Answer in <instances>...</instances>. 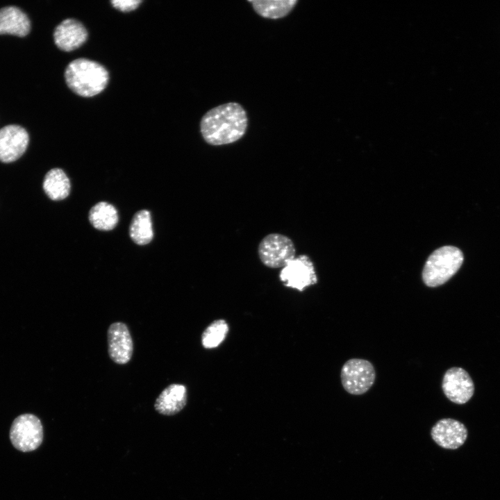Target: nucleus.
<instances>
[{"mask_svg": "<svg viewBox=\"0 0 500 500\" xmlns=\"http://www.w3.org/2000/svg\"><path fill=\"white\" fill-rule=\"evenodd\" d=\"M248 126L247 112L237 102H228L207 111L200 121V132L210 145L221 146L234 143L246 133Z\"/></svg>", "mask_w": 500, "mask_h": 500, "instance_id": "1", "label": "nucleus"}, {"mask_svg": "<svg viewBox=\"0 0 500 500\" xmlns=\"http://www.w3.org/2000/svg\"><path fill=\"white\" fill-rule=\"evenodd\" d=\"M65 78L68 87L76 94L91 97L106 87L109 75L101 64L85 58L76 59L67 66Z\"/></svg>", "mask_w": 500, "mask_h": 500, "instance_id": "2", "label": "nucleus"}, {"mask_svg": "<svg viewBox=\"0 0 500 500\" xmlns=\"http://www.w3.org/2000/svg\"><path fill=\"white\" fill-rule=\"evenodd\" d=\"M464 260L461 250L453 246H444L428 258L422 270V280L430 288L447 282L460 269Z\"/></svg>", "mask_w": 500, "mask_h": 500, "instance_id": "3", "label": "nucleus"}, {"mask_svg": "<svg viewBox=\"0 0 500 500\" xmlns=\"http://www.w3.org/2000/svg\"><path fill=\"white\" fill-rule=\"evenodd\" d=\"M295 247L292 240L281 233H270L265 236L258 247L261 262L269 268L283 267L295 258Z\"/></svg>", "mask_w": 500, "mask_h": 500, "instance_id": "4", "label": "nucleus"}, {"mask_svg": "<svg viewBox=\"0 0 500 500\" xmlns=\"http://www.w3.org/2000/svg\"><path fill=\"white\" fill-rule=\"evenodd\" d=\"M340 378L344 389L348 393L353 395L363 394L373 385L376 371L369 361L351 358L343 365Z\"/></svg>", "mask_w": 500, "mask_h": 500, "instance_id": "5", "label": "nucleus"}, {"mask_svg": "<svg viewBox=\"0 0 500 500\" xmlns=\"http://www.w3.org/2000/svg\"><path fill=\"white\" fill-rule=\"evenodd\" d=\"M10 438L12 445L23 452L36 449L43 440V428L40 420L34 415L23 414L13 421Z\"/></svg>", "mask_w": 500, "mask_h": 500, "instance_id": "6", "label": "nucleus"}, {"mask_svg": "<svg viewBox=\"0 0 500 500\" xmlns=\"http://www.w3.org/2000/svg\"><path fill=\"white\" fill-rule=\"evenodd\" d=\"M279 278L286 287L301 292L317 282L313 263L306 255L290 260L281 270Z\"/></svg>", "mask_w": 500, "mask_h": 500, "instance_id": "7", "label": "nucleus"}, {"mask_svg": "<svg viewBox=\"0 0 500 500\" xmlns=\"http://www.w3.org/2000/svg\"><path fill=\"white\" fill-rule=\"evenodd\" d=\"M442 388L445 396L456 404L467 403L473 396L474 383L469 374L462 368L453 367L445 372Z\"/></svg>", "mask_w": 500, "mask_h": 500, "instance_id": "8", "label": "nucleus"}, {"mask_svg": "<svg viewBox=\"0 0 500 500\" xmlns=\"http://www.w3.org/2000/svg\"><path fill=\"white\" fill-rule=\"evenodd\" d=\"M108 351L110 358L115 363H128L133 353V342L126 324L117 322L111 324L107 331Z\"/></svg>", "mask_w": 500, "mask_h": 500, "instance_id": "9", "label": "nucleus"}, {"mask_svg": "<svg viewBox=\"0 0 500 500\" xmlns=\"http://www.w3.org/2000/svg\"><path fill=\"white\" fill-rule=\"evenodd\" d=\"M29 136L25 128L10 124L0 129V161L11 162L19 159L26 151Z\"/></svg>", "mask_w": 500, "mask_h": 500, "instance_id": "10", "label": "nucleus"}, {"mask_svg": "<svg viewBox=\"0 0 500 500\" xmlns=\"http://www.w3.org/2000/svg\"><path fill=\"white\" fill-rule=\"evenodd\" d=\"M431 435L434 442L447 449H456L462 446L467 438V430L460 422L444 418L433 426Z\"/></svg>", "mask_w": 500, "mask_h": 500, "instance_id": "11", "label": "nucleus"}, {"mask_svg": "<svg viewBox=\"0 0 500 500\" xmlns=\"http://www.w3.org/2000/svg\"><path fill=\"white\" fill-rule=\"evenodd\" d=\"M54 42L56 46L65 51H71L80 47L88 38L85 26L74 19H66L55 28Z\"/></svg>", "mask_w": 500, "mask_h": 500, "instance_id": "12", "label": "nucleus"}, {"mask_svg": "<svg viewBox=\"0 0 500 500\" xmlns=\"http://www.w3.org/2000/svg\"><path fill=\"white\" fill-rule=\"evenodd\" d=\"M187 403L185 385L172 383L166 387L156 399L154 408L160 414L174 415L179 412Z\"/></svg>", "mask_w": 500, "mask_h": 500, "instance_id": "13", "label": "nucleus"}, {"mask_svg": "<svg viewBox=\"0 0 500 500\" xmlns=\"http://www.w3.org/2000/svg\"><path fill=\"white\" fill-rule=\"evenodd\" d=\"M30 29V20L21 9L13 6L0 9V34L24 37Z\"/></svg>", "mask_w": 500, "mask_h": 500, "instance_id": "14", "label": "nucleus"}, {"mask_svg": "<svg viewBox=\"0 0 500 500\" xmlns=\"http://www.w3.org/2000/svg\"><path fill=\"white\" fill-rule=\"evenodd\" d=\"M43 189L51 200H62L69 194L70 181L62 169L53 168L45 175Z\"/></svg>", "mask_w": 500, "mask_h": 500, "instance_id": "15", "label": "nucleus"}, {"mask_svg": "<svg viewBox=\"0 0 500 500\" xmlns=\"http://www.w3.org/2000/svg\"><path fill=\"white\" fill-rule=\"evenodd\" d=\"M254 11L267 19H276L286 17L294 8L297 0H249Z\"/></svg>", "mask_w": 500, "mask_h": 500, "instance_id": "16", "label": "nucleus"}, {"mask_svg": "<svg viewBox=\"0 0 500 500\" xmlns=\"http://www.w3.org/2000/svg\"><path fill=\"white\" fill-rule=\"evenodd\" d=\"M88 219L95 228L100 231H110L117 224L118 213L112 204L101 201L90 209Z\"/></svg>", "mask_w": 500, "mask_h": 500, "instance_id": "17", "label": "nucleus"}, {"mask_svg": "<svg viewBox=\"0 0 500 500\" xmlns=\"http://www.w3.org/2000/svg\"><path fill=\"white\" fill-rule=\"evenodd\" d=\"M129 235L139 245L147 244L152 240L153 231L149 210H141L134 215L129 227Z\"/></svg>", "mask_w": 500, "mask_h": 500, "instance_id": "18", "label": "nucleus"}, {"mask_svg": "<svg viewBox=\"0 0 500 500\" xmlns=\"http://www.w3.org/2000/svg\"><path fill=\"white\" fill-rule=\"evenodd\" d=\"M228 326L224 319H217L211 323L203 331L201 336L202 345L206 349L218 347L225 339Z\"/></svg>", "mask_w": 500, "mask_h": 500, "instance_id": "19", "label": "nucleus"}, {"mask_svg": "<svg viewBox=\"0 0 500 500\" xmlns=\"http://www.w3.org/2000/svg\"><path fill=\"white\" fill-rule=\"evenodd\" d=\"M111 4L116 9L123 12H128L136 9L140 3H142L140 0H114L110 1Z\"/></svg>", "mask_w": 500, "mask_h": 500, "instance_id": "20", "label": "nucleus"}]
</instances>
